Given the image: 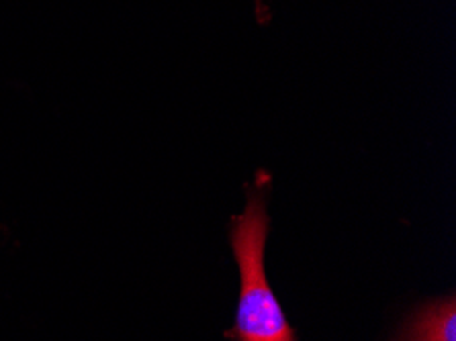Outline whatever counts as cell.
<instances>
[{
    "label": "cell",
    "mask_w": 456,
    "mask_h": 341,
    "mask_svg": "<svg viewBox=\"0 0 456 341\" xmlns=\"http://www.w3.org/2000/svg\"><path fill=\"white\" fill-rule=\"evenodd\" d=\"M271 184V174L256 172L254 183L246 184V211L230 219V246L241 276L236 323L225 331L232 341H297L295 327L289 323L265 270Z\"/></svg>",
    "instance_id": "1"
},
{
    "label": "cell",
    "mask_w": 456,
    "mask_h": 341,
    "mask_svg": "<svg viewBox=\"0 0 456 341\" xmlns=\"http://www.w3.org/2000/svg\"><path fill=\"white\" fill-rule=\"evenodd\" d=\"M393 341H456L454 295L424 303L405 319Z\"/></svg>",
    "instance_id": "2"
}]
</instances>
